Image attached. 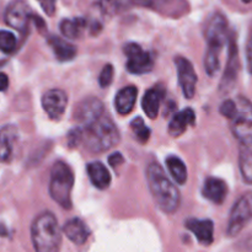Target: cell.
I'll list each match as a JSON object with an SVG mask.
<instances>
[{"label": "cell", "instance_id": "6da1fadb", "mask_svg": "<svg viewBox=\"0 0 252 252\" xmlns=\"http://www.w3.org/2000/svg\"><path fill=\"white\" fill-rule=\"evenodd\" d=\"M147 182L153 201L160 211L166 214H172L179 209L181 203L179 189L158 162H150L148 165Z\"/></svg>", "mask_w": 252, "mask_h": 252}, {"label": "cell", "instance_id": "7a4b0ae2", "mask_svg": "<svg viewBox=\"0 0 252 252\" xmlns=\"http://www.w3.org/2000/svg\"><path fill=\"white\" fill-rule=\"evenodd\" d=\"M31 240L36 252H58L62 230L52 212H43L36 217L31 225Z\"/></svg>", "mask_w": 252, "mask_h": 252}, {"label": "cell", "instance_id": "3957f363", "mask_svg": "<svg viewBox=\"0 0 252 252\" xmlns=\"http://www.w3.org/2000/svg\"><path fill=\"white\" fill-rule=\"evenodd\" d=\"M84 145L91 153H103L116 147L121 140L120 130L107 115H103L95 123L83 128Z\"/></svg>", "mask_w": 252, "mask_h": 252}, {"label": "cell", "instance_id": "277c9868", "mask_svg": "<svg viewBox=\"0 0 252 252\" xmlns=\"http://www.w3.org/2000/svg\"><path fill=\"white\" fill-rule=\"evenodd\" d=\"M74 186V172L64 161L54 162L51 170L49 196L62 208H71V191Z\"/></svg>", "mask_w": 252, "mask_h": 252}, {"label": "cell", "instance_id": "5b68a950", "mask_svg": "<svg viewBox=\"0 0 252 252\" xmlns=\"http://www.w3.org/2000/svg\"><path fill=\"white\" fill-rule=\"evenodd\" d=\"M236 113L230 120L234 137L241 145L252 148V102L245 96L236 98Z\"/></svg>", "mask_w": 252, "mask_h": 252}, {"label": "cell", "instance_id": "8992f818", "mask_svg": "<svg viewBox=\"0 0 252 252\" xmlns=\"http://www.w3.org/2000/svg\"><path fill=\"white\" fill-rule=\"evenodd\" d=\"M204 37L207 41V51L220 56L221 48L229 39V29L226 17L220 12L212 15L204 27Z\"/></svg>", "mask_w": 252, "mask_h": 252}, {"label": "cell", "instance_id": "52a82bcc", "mask_svg": "<svg viewBox=\"0 0 252 252\" xmlns=\"http://www.w3.org/2000/svg\"><path fill=\"white\" fill-rule=\"evenodd\" d=\"M250 220H252V191L244 193L231 208L226 233L229 236H236Z\"/></svg>", "mask_w": 252, "mask_h": 252}, {"label": "cell", "instance_id": "ba28073f", "mask_svg": "<svg viewBox=\"0 0 252 252\" xmlns=\"http://www.w3.org/2000/svg\"><path fill=\"white\" fill-rule=\"evenodd\" d=\"M123 52L128 58L126 66L130 74L142 75L153 70L154 58L149 52L144 51L138 43H134V42L127 43L123 48Z\"/></svg>", "mask_w": 252, "mask_h": 252}, {"label": "cell", "instance_id": "9c48e42d", "mask_svg": "<svg viewBox=\"0 0 252 252\" xmlns=\"http://www.w3.org/2000/svg\"><path fill=\"white\" fill-rule=\"evenodd\" d=\"M105 115V107L102 101L97 97H86L81 100L74 110V120L81 128L95 123L98 118Z\"/></svg>", "mask_w": 252, "mask_h": 252}, {"label": "cell", "instance_id": "30bf717a", "mask_svg": "<svg viewBox=\"0 0 252 252\" xmlns=\"http://www.w3.org/2000/svg\"><path fill=\"white\" fill-rule=\"evenodd\" d=\"M33 15L31 7L24 0H15L5 10L4 19L10 27L20 32H25Z\"/></svg>", "mask_w": 252, "mask_h": 252}, {"label": "cell", "instance_id": "8fae6325", "mask_svg": "<svg viewBox=\"0 0 252 252\" xmlns=\"http://www.w3.org/2000/svg\"><path fill=\"white\" fill-rule=\"evenodd\" d=\"M175 65L177 69L179 84L182 89V94L186 98H192L196 94L197 74L191 62L185 57H176Z\"/></svg>", "mask_w": 252, "mask_h": 252}, {"label": "cell", "instance_id": "7c38bea8", "mask_svg": "<svg viewBox=\"0 0 252 252\" xmlns=\"http://www.w3.org/2000/svg\"><path fill=\"white\" fill-rule=\"evenodd\" d=\"M68 105V96L61 89H51L42 96V107L51 120H61Z\"/></svg>", "mask_w": 252, "mask_h": 252}, {"label": "cell", "instance_id": "4fadbf2b", "mask_svg": "<svg viewBox=\"0 0 252 252\" xmlns=\"http://www.w3.org/2000/svg\"><path fill=\"white\" fill-rule=\"evenodd\" d=\"M229 56H228V63H226V68L224 70L223 79L220 83V89L224 91H228L234 85L236 81V76H238L239 71V54H238V47H236L235 38L233 34L229 36Z\"/></svg>", "mask_w": 252, "mask_h": 252}, {"label": "cell", "instance_id": "5bb4252c", "mask_svg": "<svg viewBox=\"0 0 252 252\" xmlns=\"http://www.w3.org/2000/svg\"><path fill=\"white\" fill-rule=\"evenodd\" d=\"M186 228L194 234L199 244L211 245L214 240V224L211 219H187L185 223Z\"/></svg>", "mask_w": 252, "mask_h": 252}, {"label": "cell", "instance_id": "9a60e30c", "mask_svg": "<svg viewBox=\"0 0 252 252\" xmlns=\"http://www.w3.org/2000/svg\"><path fill=\"white\" fill-rule=\"evenodd\" d=\"M228 194V186L225 181L218 177H208L204 181L202 189V196L216 204H221Z\"/></svg>", "mask_w": 252, "mask_h": 252}, {"label": "cell", "instance_id": "2e32d148", "mask_svg": "<svg viewBox=\"0 0 252 252\" xmlns=\"http://www.w3.org/2000/svg\"><path fill=\"white\" fill-rule=\"evenodd\" d=\"M194 125H196V113H194V111L189 107L185 108V110L174 115V117L171 118L169 123L167 132L171 137L177 138L186 132L189 126Z\"/></svg>", "mask_w": 252, "mask_h": 252}, {"label": "cell", "instance_id": "e0dca14e", "mask_svg": "<svg viewBox=\"0 0 252 252\" xmlns=\"http://www.w3.org/2000/svg\"><path fill=\"white\" fill-rule=\"evenodd\" d=\"M63 233L75 245H84L90 238V229L79 218H73L63 226Z\"/></svg>", "mask_w": 252, "mask_h": 252}, {"label": "cell", "instance_id": "ac0fdd59", "mask_svg": "<svg viewBox=\"0 0 252 252\" xmlns=\"http://www.w3.org/2000/svg\"><path fill=\"white\" fill-rule=\"evenodd\" d=\"M17 135L19 130L14 125H6L0 129V162H6L11 159Z\"/></svg>", "mask_w": 252, "mask_h": 252}, {"label": "cell", "instance_id": "d6986e66", "mask_svg": "<svg viewBox=\"0 0 252 252\" xmlns=\"http://www.w3.org/2000/svg\"><path fill=\"white\" fill-rule=\"evenodd\" d=\"M165 95V91L161 86H154V88L149 89L145 91L144 96L142 100V107L145 115L150 118V120H155L159 115L160 103H161L162 96Z\"/></svg>", "mask_w": 252, "mask_h": 252}, {"label": "cell", "instance_id": "ffe728a7", "mask_svg": "<svg viewBox=\"0 0 252 252\" xmlns=\"http://www.w3.org/2000/svg\"><path fill=\"white\" fill-rule=\"evenodd\" d=\"M138 89L135 86L129 85L121 89L115 97V107L120 115H129L133 111L137 101Z\"/></svg>", "mask_w": 252, "mask_h": 252}, {"label": "cell", "instance_id": "44dd1931", "mask_svg": "<svg viewBox=\"0 0 252 252\" xmlns=\"http://www.w3.org/2000/svg\"><path fill=\"white\" fill-rule=\"evenodd\" d=\"M91 184L98 189H106L111 185V174L107 167L100 161H93L86 166Z\"/></svg>", "mask_w": 252, "mask_h": 252}, {"label": "cell", "instance_id": "7402d4cb", "mask_svg": "<svg viewBox=\"0 0 252 252\" xmlns=\"http://www.w3.org/2000/svg\"><path fill=\"white\" fill-rule=\"evenodd\" d=\"M48 43L59 62H69L76 56V47L69 43L66 39L61 38L58 36H51L48 38Z\"/></svg>", "mask_w": 252, "mask_h": 252}, {"label": "cell", "instance_id": "603a6c76", "mask_svg": "<svg viewBox=\"0 0 252 252\" xmlns=\"http://www.w3.org/2000/svg\"><path fill=\"white\" fill-rule=\"evenodd\" d=\"M61 32L65 38L76 39L83 34L86 29V20L83 17L75 19H64L61 22Z\"/></svg>", "mask_w": 252, "mask_h": 252}, {"label": "cell", "instance_id": "cb8c5ba5", "mask_svg": "<svg viewBox=\"0 0 252 252\" xmlns=\"http://www.w3.org/2000/svg\"><path fill=\"white\" fill-rule=\"evenodd\" d=\"M167 170L172 179L179 185H185L187 182V167L185 162L176 155H169L165 160Z\"/></svg>", "mask_w": 252, "mask_h": 252}, {"label": "cell", "instance_id": "d4e9b609", "mask_svg": "<svg viewBox=\"0 0 252 252\" xmlns=\"http://www.w3.org/2000/svg\"><path fill=\"white\" fill-rule=\"evenodd\" d=\"M239 167H240L241 176L246 184L252 185V150L251 148L240 147L239 153Z\"/></svg>", "mask_w": 252, "mask_h": 252}, {"label": "cell", "instance_id": "484cf974", "mask_svg": "<svg viewBox=\"0 0 252 252\" xmlns=\"http://www.w3.org/2000/svg\"><path fill=\"white\" fill-rule=\"evenodd\" d=\"M130 129H132L135 139H137L140 144H145V143L149 140L152 130H150L149 127L145 125V122L143 121L142 117H137L132 121V123H130Z\"/></svg>", "mask_w": 252, "mask_h": 252}, {"label": "cell", "instance_id": "4316f807", "mask_svg": "<svg viewBox=\"0 0 252 252\" xmlns=\"http://www.w3.org/2000/svg\"><path fill=\"white\" fill-rule=\"evenodd\" d=\"M17 39L15 34L10 31H0V51L4 53H12L16 48Z\"/></svg>", "mask_w": 252, "mask_h": 252}, {"label": "cell", "instance_id": "83f0119b", "mask_svg": "<svg viewBox=\"0 0 252 252\" xmlns=\"http://www.w3.org/2000/svg\"><path fill=\"white\" fill-rule=\"evenodd\" d=\"M84 140V130L80 126L78 127H74L73 129H70L66 134V144L69 148H78L79 145L83 143Z\"/></svg>", "mask_w": 252, "mask_h": 252}, {"label": "cell", "instance_id": "f1b7e54d", "mask_svg": "<svg viewBox=\"0 0 252 252\" xmlns=\"http://www.w3.org/2000/svg\"><path fill=\"white\" fill-rule=\"evenodd\" d=\"M113 74H115V69H113L112 64H106L103 66L102 71L98 78V83H100L101 88H108L113 81Z\"/></svg>", "mask_w": 252, "mask_h": 252}, {"label": "cell", "instance_id": "f546056e", "mask_svg": "<svg viewBox=\"0 0 252 252\" xmlns=\"http://www.w3.org/2000/svg\"><path fill=\"white\" fill-rule=\"evenodd\" d=\"M219 112L230 121L236 113V102L234 100H225L219 107Z\"/></svg>", "mask_w": 252, "mask_h": 252}, {"label": "cell", "instance_id": "4dcf8cb0", "mask_svg": "<svg viewBox=\"0 0 252 252\" xmlns=\"http://www.w3.org/2000/svg\"><path fill=\"white\" fill-rule=\"evenodd\" d=\"M121 0H100V6L103 14L113 15L117 11Z\"/></svg>", "mask_w": 252, "mask_h": 252}, {"label": "cell", "instance_id": "1f68e13d", "mask_svg": "<svg viewBox=\"0 0 252 252\" xmlns=\"http://www.w3.org/2000/svg\"><path fill=\"white\" fill-rule=\"evenodd\" d=\"M42 5V9L44 10L47 15L52 16L56 10V0H39Z\"/></svg>", "mask_w": 252, "mask_h": 252}, {"label": "cell", "instance_id": "d6a6232c", "mask_svg": "<svg viewBox=\"0 0 252 252\" xmlns=\"http://www.w3.org/2000/svg\"><path fill=\"white\" fill-rule=\"evenodd\" d=\"M246 63H248V69L252 75V34L249 38L248 44H246Z\"/></svg>", "mask_w": 252, "mask_h": 252}, {"label": "cell", "instance_id": "836d02e7", "mask_svg": "<svg viewBox=\"0 0 252 252\" xmlns=\"http://www.w3.org/2000/svg\"><path fill=\"white\" fill-rule=\"evenodd\" d=\"M123 162H125V158L122 157L121 153H113V154L110 155V158H108V164L112 167L120 166Z\"/></svg>", "mask_w": 252, "mask_h": 252}, {"label": "cell", "instance_id": "e575fe53", "mask_svg": "<svg viewBox=\"0 0 252 252\" xmlns=\"http://www.w3.org/2000/svg\"><path fill=\"white\" fill-rule=\"evenodd\" d=\"M9 88V78L5 73H0V91H5Z\"/></svg>", "mask_w": 252, "mask_h": 252}, {"label": "cell", "instance_id": "d590c367", "mask_svg": "<svg viewBox=\"0 0 252 252\" xmlns=\"http://www.w3.org/2000/svg\"><path fill=\"white\" fill-rule=\"evenodd\" d=\"M0 236H6V230L2 225H0Z\"/></svg>", "mask_w": 252, "mask_h": 252}, {"label": "cell", "instance_id": "8d00e7d4", "mask_svg": "<svg viewBox=\"0 0 252 252\" xmlns=\"http://www.w3.org/2000/svg\"><path fill=\"white\" fill-rule=\"evenodd\" d=\"M243 2H245V4H249V2H251L252 0H241Z\"/></svg>", "mask_w": 252, "mask_h": 252}]
</instances>
